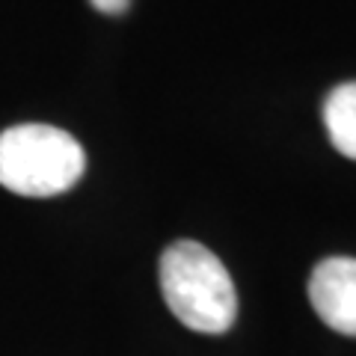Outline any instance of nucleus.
Here are the masks:
<instances>
[{"mask_svg": "<svg viewBox=\"0 0 356 356\" xmlns=\"http://www.w3.org/2000/svg\"><path fill=\"white\" fill-rule=\"evenodd\" d=\"M161 291L187 330L220 336L238 318V294L226 264L196 241L166 247L161 255Z\"/></svg>", "mask_w": 356, "mask_h": 356, "instance_id": "1", "label": "nucleus"}, {"mask_svg": "<svg viewBox=\"0 0 356 356\" xmlns=\"http://www.w3.org/2000/svg\"><path fill=\"white\" fill-rule=\"evenodd\" d=\"M83 146L54 125H15L0 134V184L18 196H57L81 181Z\"/></svg>", "mask_w": 356, "mask_h": 356, "instance_id": "2", "label": "nucleus"}, {"mask_svg": "<svg viewBox=\"0 0 356 356\" xmlns=\"http://www.w3.org/2000/svg\"><path fill=\"white\" fill-rule=\"evenodd\" d=\"M309 300L318 318L341 336H356V259L330 255L312 270Z\"/></svg>", "mask_w": 356, "mask_h": 356, "instance_id": "3", "label": "nucleus"}, {"mask_svg": "<svg viewBox=\"0 0 356 356\" xmlns=\"http://www.w3.org/2000/svg\"><path fill=\"white\" fill-rule=\"evenodd\" d=\"M324 125L330 143L344 158L356 161V81L339 83L324 102Z\"/></svg>", "mask_w": 356, "mask_h": 356, "instance_id": "4", "label": "nucleus"}, {"mask_svg": "<svg viewBox=\"0 0 356 356\" xmlns=\"http://www.w3.org/2000/svg\"><path fill=\"white\" fill-rule=\"evenodd\" d=\"M98 13H107V15H122L125 9L131 6V0H89Z\"/></svg>", "mask_w": 356, "mask_h": 356, "instance_id": "5", "label": "nucleus"}]
</instances>
